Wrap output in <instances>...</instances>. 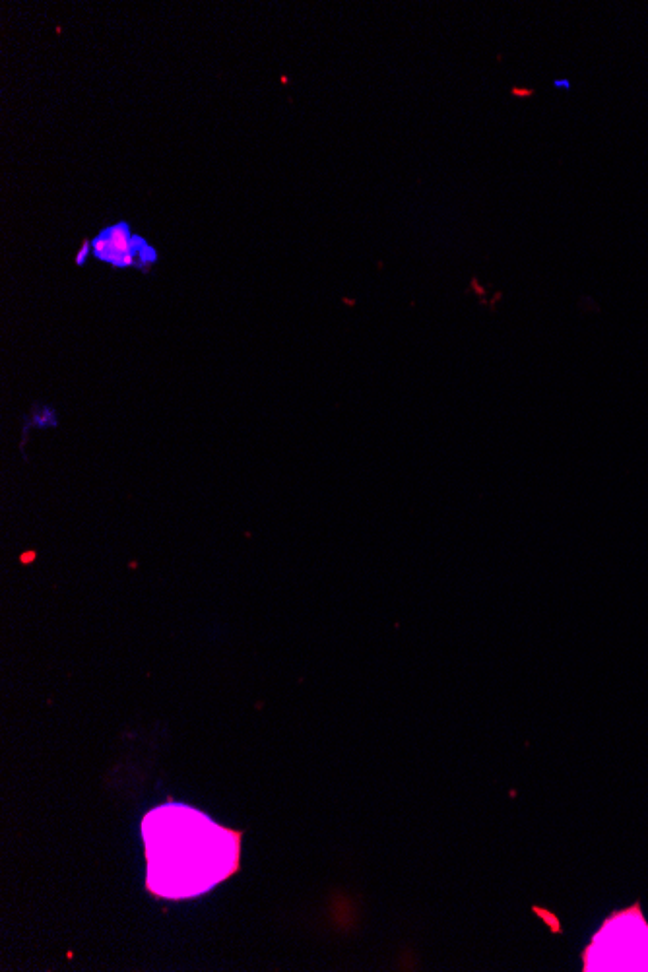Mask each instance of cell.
<instances>
[{
    "label": "cell",
    "mask_w": 648,
    "mask_h": 972,
    "mask_svg": "<svg viewBox=\"0 0 648 972\" xmlns=\"http://www.w3.org/2000/svg\"><path fill=\"white\" fill-rule=\"evenodd\" d=\"M142 839L146 889L158 899H193L239 870L243 833L191 806L171 802L150 811L142 821Z\"/></svg>",
    "instance_id": "6da1fadb"
},
{
    "label": "cell",
    "mask_w": 648,
    "mask_h": 972,
    "mask_svg": "<svg viewBox=\"0 0 648 972\" xmlns=\"http://www.w3.org/2000/svg\"><path fill=\"white\" fill-rule=\"evenodd\" d=\"M586 967V971H648V928L639 908L608 920L588 949Z\"/></svg>",
    "instance_id": "7a4b0ae2"
},
{
    "label": "cell",
    "mask_w": 648,
    "mask_h": 972,
    "mask_svg": "<svg viewBox=\"0 0 648 972\" xmlns=\"http://www.w3.org/2000/svg\"><path fill=\"white\" fill-rule=\"evenodd\" d=\"M148 241L140 235H132L127 222H119L115 226L101 229L92 239V255L101 262H107L115 268H130L138 266V251Z\"/></svg>",
    "instance_id": "3957f363"
},
{
    "label": "cell",
    "mask_w": 648,
    "mask_h": 972,
    "mask_svg": "<svg viewBox=\"0 0 648 972\" xmlns=\"http://www.w3.org/2000/svg\"><path fill=\"white\" fill-rule=\"evenodd\" d=\"M33 423H35L37 427H55V425H57V416H55L53 408L45 406V408H43V412H41V410H37V412L33 414Z\"/></svg>",
    "instance_id": "277c9868"
},
{
    "label": "cell",
    "mask_w": 648,
    "mask_h": 972,
    "mask_svg": "<svg viewBox=\"0 0 648 972\" xmlns=\"http://www.w3.org/2000/svg\"><path fill=\"white\" fill-rule=\"evenodd\" d=\"M90 253H92V241L90 239H84V243H82V247H80V251L76 255V264L78 266H84L86 260L90 257Z\"/></svg>",
    "instance_id": "5b68a950"
}]
</instances>
